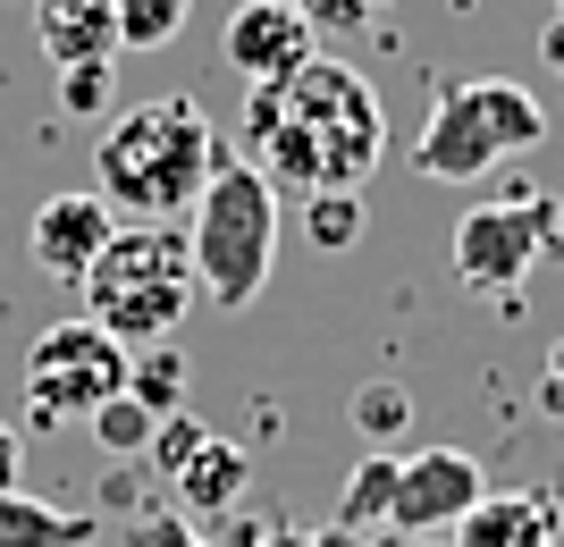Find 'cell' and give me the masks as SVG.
<instances>
[{
  "instance_id": "1",
  "label": "cell",
  "mask_w": 564,
  "mask_h": 547,
  "mask_svg": "<svg viewBox=\"0 0 564 547\" xmlns=\"http://www.w3.org/2000/svg\"><path fill=\"white\" fill-rule=\"evenodd\" d=\"M236 135H245V161L279 194L286 186L329 194V186H371L379 152H388V110H379L362 68L312 51L304 68L270 76V85H245Z\"/></svg>"
},
{
  "instance_id": "2",
  "label": "cell",
  "mask_w": 564,
  "mask_h": 547,
  "mask_svg": "<svg viewBox=\"0 0 564 547\" xmlns=\"http://www.w3.org/2000/svg\"><path fill=\"white\" fill-rule=\"evenodd\" d=\"M228 143L212 135L203 101L194 94H152L135 110H118L94 143V194L110 211H135V219H177L203 203L212 168Z\"/></svg>"
},
{
  "instance_id": "3",
  "label": "cell",
  "mask_w": 564,
  "mask_h": 547,
  "mask_svg": "<svg viewBox=\"0 0 564 547\" xmlns=\"http://www.w3.org/2000/svg\"><path fill=\"white\" fill-rule=\"evenodd\" d=\"M186 253H194V295H212L219 311H245L270 286V262H279V186L245 152H219L203 203L186 211Z\"/></svg>"
},
{
  "instance_id": "4",
  "label": "cell",
  "mask_w": 564,
  "mask_h": 547,
  "mask_svg": "<svg viewBox=\"0 0 564 547\" xmlns=\"http://www.w3.org/2000/svg\"><path fill=\"white\" fill-rule=\"evenodd\" d=\"M194 304V253L169 219H135L101 244V262L85 270V320L110 329L127 354L135 346H169Z\"/></svg>"
},
{
  "instance_id": "5",
  "label": "cell",
  "mask_w": 564,
  "mask_h": 547,
  "mask_svg": "<svg viewBox=\"0 0 564 547\" xmlns=\"http://www.w3.org/2000/svg\"><path fill=\"white\" fill-rule=\"evenodd\" d=\"M540 143H547V110L522 94L514 76H438L430 127L413 143V168L438 177V186H471L497 161H522Z\"/></svg>"
},
{
  "instance_id": "6",
  "label": "cell",
  "mask_w": 564,
  "mask_h": 547,
  "mask_svg": "<svg viewBox=\"0 0 564 547\" xmlns=\"http://www.w3.org/2000/svg\"><path fill=\"white\" fill-rule=\"evenodd\" d=\"M455 278L471 295H522V286L540 278V262L564 253V203L556 194H489V203H471L455 219Z\"/></svg>"
},
{
  "instance_id": "7",
  "label": "cell",
  "mask_w": 564,
  "mask_h": 547,
  "mask_svg": "<svg viewBox=\"0 0 564 547\" xmlns=\"http://www.w3.org/2000/svg\"><path fill=\"white\" fill-rule=\"evenodd\" d=\"M118 387H127V346L94 320H51L34 346H25V405L34 422H94L110 405Z\"/></svg>"
},
{
  "instance_id": "8",
  "label": "cell",
  "mask_w": 564,
  "mask_h": 547,
  "mask_svg": "<svg viewBox=\"0 0 564 547\" xmlns=\"http://www.w3.org/2000/svg\"><path fill=\"white\" fill-rule=\"evenodd\" d=\"M489 497V472L464 447H422L397 455V497H388V530L397 539H447L471 505Z\"/></svg>"
},
{
  "instance_id": "9",
  "label": "cell",
  "mask_w": 564,
  "mask_h": 547,
  "mask_svg": "<svg viewBox=\"0 0 564 547\" xmlns=\"http://www.w3.org/2000/svg\"><path fill=\"white\" fill-rule=\"evenodd\" d=\"M219 51H228V68L245 76V85H270V76L304 68L312 51H321V25H312L295 0H245L228 18V34H219Z\"/></svg>"
},
{
  "instance_id": "10",
  "label": "cell",
  "mask_w": 564,
  "mask_h": 547,
  "mask_svg": "<svg viewBox=\"0 0 564 547\" xmlns=\"http://www.w3.org/2000/svg\"><path fill=\"white\" fill-rule=\"evenodd\" d=\"M110 237H118V211L101 203V194H51L43 211H34V228H25L34 262H43L51 278H68V286H85V270L101 262Z\"/></svg>"
},
{
  "instance_id": "11",
  "label": "cell",
  "mask_w": 564,
  "mask_h": 547,
  "mask_svg": "<svg viewBox=\"0 0 564 547\" xmlns=\"http://www.w3.org/2000/svg\"><path fill=\"white\" fill-rule=\"evenodd\" d=\"M34 43H43L51 68L118 59V9L110 0H34Z\"/></svg>"
},
{
  "instance_id": "12",
  "label": "cell",
  "mask_w": 564,
  "mask_h": 547,
  "mask_svg": "<svg viewBox=\"0 0 564 547\" xmlns=\"http://www.w3.org/2000/svg\"><path fill=\"white\" fill-rule=\"evenodd\" d=\"M447 539L455 547H556V505L540 489H489Z\"/></svg>"
},
{
  "instance_id": "13",
  "label": "cell",
  "mask_w": 564,
  "mask_h": 547,
  "mask_svg": "<svg viewBox=\"0 0 564 547\" xmlns=\"http://www.w3.org/2000/svg\"><path fill=\"white\" fill-rule=\"evenodd\" d=\"M245 480H253V463H245V447L236 438H203V447L169 472V489H177V514H194V523H219L236 497H245Z\"/></svg>"
},
{
  "instance_id": "14",
  "label": "cell",
  "mask_w": 564,
  "mask_h": 547,
  "mask_svg": "<svg viewBox=\"0 0 564 547\" xmlns=\"http://www.w3.org/2000/svg\"><path fill=\"white\" fill-rule=\"evenodd\" d=\"M94 539H101L94 514H68V505L34 497V489L0 497V547H94Z\"/></svg>"
},
{
  "instance_id": "15",
  "label": "cell",
  "mask_w": 564,
  "mask_h": 547,
  "mask_svg": "<svg viewBox=\"0 0 564 547\" xmlns=\"http://www.w3.org/2000/svg\"><path fill=\"white\" fill-rule=\"evenodd\" d=\"M362 228H371V203H362V186L304 194V237H312V253H346V244H362Z\"/></svg>"
},
{
  "instance_id": "16",
  "label": "cell",
  "mask_w": 564,
  "mask_h": 547,
  "mask_svg": "<svg viewBox=\"0 0 564 547\" xmlns=\"http://www.w3.org/2000/svg\"><path fill=\"white\" fill-rule=\"evenodd\" d=\"M127 396L152 405L161 422L186 413V354H177V346H135V354H127Z\"/></svg>"
},
{
  "instance_id": "17",
  "label": "cell",
  "mask_w": 564,
  "mask_h": 547,
  "mask_svg": "<svg viewBox=\"0 0 564 547\" xmlns=\"http://www.w3.org/2000/svg\"><path fill=\"white\" fill-rule=\"evenodd\" d=\"M118 9V51H152V43H177L194 18V0H110Z\"/></svg>"
},
{
  "instance_id": "18",
  "label": "cell",
  "mask_w": 564,
  "mask_h": 547,
  "mask_svg": "<svg viewBox=\"0 0 564 547\" xmlns=\"http://www.w3.org/2000/svg\"><path fill=\"white\" fill-rule=\"evenodd\" d=\"M388 497H397V455H371V463L346 480V505H337L346 523L337 530H388Z\"/></svg>"
},
{
  "instance_id": "19",
  "label": "cell",
  "mask_w": 564,
  "mask_h": 547,
  "mask_svg": "<svg viewBox=\"0 0 564 547\" xmlns=\"http://www.w3.org/2000/svg\"><path fill=\"white\" fill-rule=\"evenodd\" d=\"M85 429H94V438H101L110 455H143V447H152V429H161V413H152V405H135V396L118 387V396H110V405H101Z\"/></svg>"
},
{
  "instance_id": "20",
  "label": "cell",
  "mask_w": 564,
  "mask_h": 547,
  "mask_svg": "<svg viewBox=\"0 0 564 547\" xmlns=\"http://www.w3.org/2000/svg\"><path fill=\"white\" fill-rule=\"evenodd\" d=\"M404 413H413V396H404L397 380H379V387H362V396H354V422L371 429V438H397Z\"/></svg>"
},
{
  "instance_id": "21",
  "label": "cell",
  "mask_w": 564,
  "mask_h": 547,
  "mask_svg": "<svg viewBox=\"0 0 564 547\" xmlns=\"http://www.w3.org/2000/svg\"><path fill=\"white\" fill-rule=\"evenodd\" d=\"M135 547H203V539H194V523L177 514V505H143L135 514Z\"/></svg>"
},
{
  "instance_id": "22",
  "label": "cell",
  "mask_w": 564,
  "mask_h": 547,
  "mask_svg": "<svg viewBox=\"0 0 564 547\" xmlns=\"http://www.w3.org/2000/svg\"><path fill=\"white\" fill-rule=\"evenodd\" d=\"M295 9H304V18L321 25V34H354V25H371L379 9H388V0H295Z\"/></svg>"
},
{
  "instance_id": "23",
  "label": "cell",
  "mask_w": 564,
  "mask_h": 547,
  "mask_svg": "<svg viewBox=\"0 0 564 547\" xmlns=\"http://www.w3.org/2000/svg\"><path fill=\"white\" fill-rule=\"evenodd\" d=\"M203 438H212V429H203V422H186V413H169V422L152 429V455H161V480L177 472V463H186V455L203 447Z\"/></svg>"
},
{
  "instance_id": "24",
  "label": "cell",
  "mask_w": 564,
  "mask_h": 547,
  "mask_svg": "<svg viewBox=\"0 0 564 547\" xmlns=\"http://www.w3.org/2000/svg\"><path fill=\"white\" fill-rule=\"evenodd\" d=\"M59 101H68L76 119L101 110V101H110V59H94V68H59Z\"/></svg>"
},
{
  "instance_id": "25",
  "label": "cell",
  "mask_w": 564,
  "mask_h": 547,
  "mask_svg": "<svg viewBox=\"0 0 564 547\" xmlns=\"http://www.w3.org/2000/svg\"><path fill=\"white\" fill-rule=\"evenodd\" d=\"M18 480H25V438H18L9 422H0V497H9Z\"/></svg>"
},
{
  "instance_id": "26",
  "label": "cell",
  "mask_w": 564,
  "mask_h": 547,
  "mask_svg": "<svg viewBox=\"0 0 564 547\" xmlns=\"http://www.w3.org/2000/svg\"><path fill=\"white\" fill-rule=\"evenodd\" d=\"M245 547H321V530H286V523H253Z\"/></svg>"
},
{
  "instance_id": "27",
  "label": "cell",
  "mask_w": 564,
  "mask_h": 547,
  "mask_svg": "<svg viewBox=\"0 0 564 547\" xmlns=\"http://www.w3.org/2000/svg\"><path fill=\"white\" fill-rule=\"evenodd\" d=\"M540 405H547V413H564V329H556V346H547V380H540Z\"/></svg>"
},
{
  "instance_id": "28",
  "label": "cell",
  "mask_w": 564,
  "mask_h": 547,
  "mask_svg": "<svg viewBox=\"0 0 564 547\" xmlns=\"http://www.w3.org/2000/svg\"><path fill=\"white\" fill-rule=\"evenodd\" d=\"M540 59L564 76V18H547V34H540Z\"/></svg>"
},
{
  "instance_id": "29",
  "label": "cell",
  "mask_w": 564,
  "mask_h": 547,
  "mask_svg": "<svg viewBox=\"0 0 564 547\" xmlns=\"http://www.w3.org/2000/svg\"><path fill=\"white\" fill-rule=\"evenodd\" d=\"M354 547H397V530H362V539H354Z\"/></svg>"
},
{
  "instance_id": "30",
  "label": "cell",
  "mask_w": 564,
  "mask_h": 547,
  "mask_svg": "<svg viewBox=\"0 0 564 547\" xmlns=\"http://www.w3.org/2000/svg\"><path fill=\"white\" fill-rule=\"evenodd\" d=\"M397 547H455V539H397Z\"/></svg>"
},
{
  "instance_id": "31",
  "label": "cell",
  "mask_w": 564,
  "mask_h": 547,
  "mask_svg": "<svg viewBox=\"0 0 564 547\" xmlns=\"http://www.w3.org/2000/svg\"><path fill=\"white\" fill-rule=\"evenodd\" d=\"M547 9H556V18H564V0H547Z\"/></svg>"
}]
</instances>
